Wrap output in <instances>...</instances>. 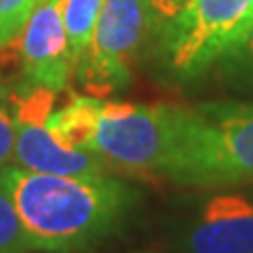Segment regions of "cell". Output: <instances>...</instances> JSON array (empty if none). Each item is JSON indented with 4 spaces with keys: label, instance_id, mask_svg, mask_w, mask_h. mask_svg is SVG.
<instances>
[{
    "label": "cell",
    "instance_id": "cell-8",
    "mask_svg": "<svg viewBox=\"0 0 253 253\" xmlns=\"http://www.w3.org/2000/svg\"><path fill=\"white\" fill-rule=\"evenodd\" d=\"M13 163L28 171L53 175H108V165L101 156L61 146L46 125L17 123Z\"/></svg>",
    "mask_w": 253,
    "mask_h": 253
},
{
    "label": "cell",
    "instance_id": "cell-1",
    "mask_svg": "<svg viewBox=\"0 0 253 253\" xmlns=\"http://www.w3.org/2000/svg\"><path fill=\"white\" fill-rule=\"evenodd\" d=\"M32 251L70 253L116 230L135 203L133 190L110 175H53L0 167Z\"/></svg>",
    "mask_w": 253,
    "mask_h": 253
},
{
    "label": "cell",
    "instance_id": "cell-12",
    "mask_svg": "<svg viewBox=\"0 0 253 253\" xmlns=\"http://www.w3.org/2000/svg\"><path fill=\"white\" fill-rule=\"evenodd\" d=\"M32 251L13 196L0 175V253H28Z\"/></svg>",
    "mask_w": 253,
    "mask_h": 253
},
{
    "label": "cell",
    "instance_id": "cell-5",
    "mask_svg": "<svg viewBox=\"0 0 253 253\" xmlns=\"http://www.w3.org/2000/svg\"><path fill=\"white\" fill-rule=\"evenodd\" d=\"M146 0H104L93 41L74 74L86 91L108 95L131 78V63L152 34Z\"/></svg>",
    "mask_w": 253,
    "mask_h": 253
},
{
    "label": "cell",
    "instance_id": "cell-13",
    "mask_svg": "<svg viewBox=\"0 0 253 253\" xmlns=\"http://www.w3.org/2000/svg\"><path fill=\"white\" fill-rule=\"evenodd\" d=\"M36 0H0V46L21 36Z\"/></svg>",
    "mask_w": 253,
    "mask_h": 253
},
{
    "label": "cell",
    "instance_id": "cell-9",
    "mask_svg": "<svg viewBox=\"0 0 253 253\" xmlns=\"http://www.w3.org/2000/svg\"><path fill=\"white\" fill-rule=\"evenodd\" d=\"M101 106H104V101L97 97L76 95L59 112L49 116L46 129L51 131V135L61 146L93 152L97 125L101 116Z\"/></svg>",
    "mask_w": 253,
    "mask_h": 253
},
{
    "label": "cell",
    "instance_id": "cell-7",
    "mask_svg": "<svg viewBox=\"0 0 253 253\" xmlns=\"http://www.w3.org/2000/svg\"><path fill=\"white\" fill-rule=\"evenodd\" d=\"M188 253H253V203L239 192L213 194L186 236Z\"/></svg>",
    "mask_w": 253,
    "mask_h": 253
},
{
    "label": "cell",
    "instance_id": "cell-6",
    "mask_svg": "<svg viewBox=\"0 0 253 253\" xmlns=\"http://www.w3.org/2000/svg\"><path fill=\"white\" fill-rule=\"evenodd\" d=\"M21 84L46 86L63 91L74 74L66 28L61 19V0H42L34 4L30 19L19 36Z\"/></svg>",
    "mask_w": 253,
    "mask_h": 253
},
{
    "label": "cell",
    "instance_id": "cell-3",
    "mask_svg": "<svg viewBox=\"0 0 253 253\" xmlns=\"http://www.w3.org/2000/svg\"><path fill=\"white\" fill-rule=\"evenodd\" d=\"M181 106L104 101L93 152L108 169L169 175L179 139Z\"/></svg>",
    "mask_w": 253,
    "mask_h": 253
},
{
    "label": "cell",
    "instance_id": "cell-4",
    "mask_svg": "<svg viewBox=\"0 0 253 253\" xmlns=\"http://www.w3.org/2000/svg\"><path fill=\"white\" fill-rule=\"evenodd\" d=\"M253 26V0H190L156 32L165 68L179 81L203 76Z\"/></svg>",
    "mask_w": 253,
    "mask_h": 253
},
{
    "label": "cell",
    "instance_id": "cell-10",
    "mask_svg": "<svg viewBox=\"0 0 253 253\" xmlns=\"http://www.w3.org/2000/svg\"><path fill=\"white\" fill-rule=\"evenodd\" d=\"M101 4H104V0H61V19L63 28H66L70 53L74 59V68L93 41Z\"/></svg>",
    "mask_w": 253,
    "mask_h": 253
},
{
    "label": "cell",
    "instance_id": "cell-14",
    "mask_svg": "<svg viewBox=\"0 0 253 253\" xmlns=\"http://www.w3.org/2000/svg\"><path fill=\"white\" fill-rule=\"evenodd\" d=\"M15 112H13V91L0 83V167L13 163L15 148Z\"/></svg>",
    "mask_w": 253,
    "mask_h": 253
},
{
    "label": "cell",
    "instance_id": "cell-2",
    "mask_svg": "<svg viewBox=\"0 0 253 253\" xmlns=\"http://www.w3.org/2000/svg\"><path fill=\"white\" fill-rule=\"evenodd\" d=\"M167 179L199 188L253 181V104L181 106L177 150Z\"/></svg>",
    "mask_w": 253,
    "mask_h": 253
},
{
    "label": "cell",
    "instance_id": "cell-15",
    "mask_svg": "<svg viewBox=\"0 0 253 253\" xmlns=\"http://www.w3.org/2000/svg\"><path fill=\"white\" fill-rule=\"evenodd\" d=\"M190 4V0H146L152 30L158 32L165 23L171 21L177 13H181Z\"/></svg>",
    "mask_w": 253,
    "mask_h": 253
},
{
    "label": "cell",
    "instance_id": "cell-16",
    "mask_svg": "<svg viewBox=\"0 0 253 253\" xmlns=\"http://www.w3.org/2000/svg\"><path fill=\"white\" fill-rule=\"evenodd\" d=\"M36 2H42V0H36Z\"/></svg>",
    "mask_w": 253,
    "mask_h": 253
},
{
    "label": "cell",
    "instance_id": "cell-11",
    "mask_svg": "<svg viewBox=\"0 0 253 253\" xmlns=\"http://www.w3.org/2000/svg\"><path fill=\"white\" fill-rule=\"evenodd\" d=\"M219 70L232 84L253 91V26L239 42L219 57Z\"/></svg>",
    "mask_w": 253,
    "mask_h": 253
}]
</instances>
